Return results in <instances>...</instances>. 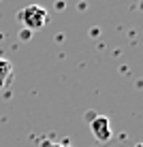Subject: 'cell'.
<instances>
[{
    "instance_id": "6da1fadb",
    "label": "cell",
    "mask_w": 143,
    "mask_h": 147,
    "mask_svg": "<svg viewBox=\"0 0 143 147\" xmlns=\"http://www.w3.org/2000/svg\"><path fill=\"white\" fill-rule=\"evenodd\" d=\"M19 22L22 26H26L28 30H41L47 22V11L39 4H30V7L19 11Z\"/></svg>"
},
{
    "instance_id": "7a4b0ae2",
    "label": "cell",
    "mask_w": 143,
    "mask_h": 147,
    "mask_svg": "<svg viewBox=\"0 0 143 147\" xmlns=\"http://www.w3.org/2000/svg\"><path fill=\"white\" fill-rule=\"evenodd\" d=\"M90 130H92V134L96 136V139L98 141H109L111 139V121L107 119V117H103V115H96L94 119L90 121Z\"/></svg>"
},
{
    "instance_id": "3957f363",
    "label": "cell",
    "mask_w": 143,
    "mask_h": 147,
    "mask_svg": "<svg viewBox=\"0 0 143 147\" xmlns=\"http://www.w3.org/2000/svg\"><path fill=\"white\" fill-rule=\"evenodd\" d=\"M11 75H13V66L9 60L0 58V88L2 85H7L9 81H11Z\"/></svg>"
}]
</instances>
